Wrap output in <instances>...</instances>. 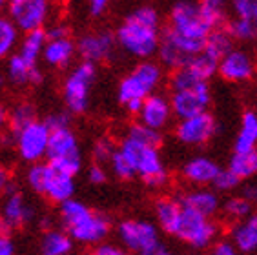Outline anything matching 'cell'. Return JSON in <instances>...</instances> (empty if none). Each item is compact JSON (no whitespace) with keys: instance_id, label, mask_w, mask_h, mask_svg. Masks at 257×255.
Masks as SVG:
<instances>
[{"instance_id":"cell-1","label":"cell","mask_w":257,"mask_h":255,"mask_svg":"<svg viewBox=\"0 0 257 255\" xmlns=\"http://www.w3.org/2000/svg\"><path fill=\"white\" fill-rule=\"evenodd\" d=\"M210 31L212 28L201 15L199 4L183 0L173 6L170 13V26L163 33V37L168 39L181 53L192 59L193 55L203 51Z\"/></svg>"},{"instance_id":"cell-2","label":"cell","mask_w":257,"mask_h":255,"mask_svg":"<svg viewBox=\"0 0 257 255\" xmlns=\"http://www.w3.org/2000/svg\"><path fill=\"white\" fill-rule=\"evenodd\" d=\"M161 20L152 8H139L117 31V42L128 55L135 59H150L157 53L161 42Z\"/></svg>"},{"instance_id":"cell-3","label":"cell","mask_w":257,"mask_h":255,"mask_svg":"<svg viewBox=\"0 0 257 255\" xmlns=\"http://www.w3.org/2000/svg\"><path fill=\"white\" fill-rule=\"evenodd\" d=\"M60 221L71 239L79 244L97 246L109 233V221L102 213L91 211L84 202L73 197L60 204Z\"/></svg>"},{"instance_id":"cell-4","label":"cell","mask_w":257,"mask_h":255,"mask_svg":"<svg viewBox=\"0 0 257 255\" xmlns=\"http://www.w3.org/2000/svg\"><path fill=\"white\" fill-rule=\"evenodd\" d=\"M120 152L130 159V162L135 168V175H139L148 186L161 188L168 182V172L164 168V162L161 159L159 148L143 144L139 141L126 137L119 146Z\"/></svg>"},{"instance_id":"cell-5","label":"cell","mask_w":257,"mask_h":255,"mask_svg":"<svg viewBox=\"0 0 257 255\" xmlns=\"http://www.w3.org/2000/svg\"><path fill=\"white\" fill-rule=\"evenodd\" d=\"M161 80H163V68L159 64L150 62V60L139 64L132 73L120 80L119 89H117L119 102L122 106H126L128 102H135V100L143 102L144 98L157 89Z\"/></svg>"},{"instance_id":"cell-6","label":"cell","mask_w":257,"mask_h":255,"mask_svg":"<svg viewBox=\"0 0 257 255\" xmlns=\"http://www.w3.org/2000/svg\"><path fill=\"white\" fill-rule=\"evenodd\" d=\"M46 157L50 164L57 170L69 175H77L82 168V157H80L79 141L71 132V128H59L51 130L50 143H48V153Z\"/></svg>"},{"instance_id":"cell-7","label":"cell","mask_w":257,"mask_h":255,"mask_svg":"<svg viewBox=\"0 0 257 255\" xmlns=\"http://www.w3.org/2000/svg\"><path fill=\"white\" fill-rule=\"evenodd\" d=\"M117 235L126 250L135 251L141 255H163L166 253V248L161 242L159 231L155 224L148 221L130 219L124 221L117 228Z\"/></svg>"},{"instance_id":"cell-8","label":"cell","mask_w":257,"mask_h":255,"mask_svg":"<svg viewBox=\"0 0 257 255\" xmlns=\"http://www.w3.org/2000/svg\"><path fill=\"white\" fill-rule=\"evenodd\" d=\"M217 233V224L210 217L203 215V213H199V211L183 204L177 230L173 233L179 240L186 242V244L195 248V250H204V248H208V246H212L215 242Z\"/></svg>"},{"instance_id":"cell-9","label":"cell","mask_w":257,"mask_h":255,"mask_svg":"<svg viewBox=\"0 0 257 255\" xmlns=\"http://www.w3.org/2000/svg\"><path fill=\"white\" fill-rule=\"evenodd\" d=\"M95 64L86 62L79 64L77 68L68 75V79L62 88L64 102L71 113H84L89 106V93L95 80Z\"/></svg>"},{"instance_id":"cell-10","label":"cell","mask_w":257,"mask_h":255,"mask_svg":"<svg viewBox=\"0 0 257 255\" xmlns=\"http://www.w3.org/2000/svg\"><path fill=\"white\" fill-rule=\"evenodd\" d=\"M50 128L44 120H33L31 124L20 130L13 141L17 144L20 157L26 162H40L48 153V143H50Z\"/></svg>"},{"instance_id":"cell-11","label":"cell","mask_w":257,"mask_h":255,"mask_svg":"<svg viewBox=\"0 0 257 255\" xmlns=\"http://www.w3.org/2000/svg\"><path fill=\"white\" fill-rule=\"evenodd\" d=\"M51 13V0H22L11 2L10 19L15 22L19 31H33L44 28Z\"/></svg>"},{"instance_id":"cell-12","label":"cell","mask_w":257,"mask_h":255,"mask_svg":"<svg viewBox=\"0 0 257 255\" xmlns=\"http://www.w3.org/2000/svg\"><path fill=\"white\" fill-rule=\"evenodd\" d=\"M217 132V122L215 118L208 111L197 113L192 117L181 118V122L177 124L175 135L183 144L188 146H201L206 144L210 139Z\"/></svg>"},{"instance_id":"cell-13","label":"cell","mask_w":257,"mask_h":255,"mask_svg":"<svg viewBox=\"0 0 257 255\" xmlns=\"http://www.w3.org/2000/svg\"><path fill=\"white\" fill-rule=\"evenodd\" d=\"M210 89H208V82L201 84L197 88L190 89H181V91H173L170 104H172V111L177 115L179 118H186L197 113H203L210 106Z\"/></svg>"},{"instance_id":"cell-14","label":"cell","mask_w":257,"mask_h":255,"mask_svg":"<svg viewBox=\"0 0 257 255\" xmlns=\"http://www.w3.org/2000/svg\"><path fill=\"white\" fill-rule=\"evenodd\" d=\"M219 75L228 82H246L255 73V60L250 53L241 49H230L219 60Z\"/></svg>"},{"instance_id":"cell-15","label":"cell","mask_w":257,"mask_h":255,"mask_svg":"<svg viewBox=\"0 0 257 255\" xmlns=\"http://www.w3.org/2000/svg\"><path fill=\"white\" fill-rule=\"evenodd\" d=\"M113 48L115 37L109 31H99V33L86 35L77 44V51H79L80 59L91 64L108 60L111 57V53H113Z\"/></svg>"},{"instance_id":"cell-16","label":"cell","mask_w":257,"mask_h":255,"mask_svg":"<svg viewBox=\"0 0 257 255\" xmlns=\"http://www.w3.org/2000/svg\"><path fill=\"white\" fill-rule=\"evenodd\" d=\"M172 113V104L168 98L163 95L152 93L143 100V106H141L137 115L139 122L155 128V130H163L164 126H168Z\"/></svg>"},{"instance_id":"cell-17","label":"cell","mask_w":257,"mask_h":255,"mask_svg":"<svg viewBox=\"0 0 257 255\" xmlns=\"http://www.w3.org/2000/svg\"><path fill=\"white\" fill-rule=\"evenodd\" d=\"M75 193V179L73 175L64 173L53 168L50 164V170H48V177H46L44 188H42V193L48 201L55 202V204H62L64 201L71 199Z\"/></svg>"},{"instance_id":"cell-18","label":"cell","mask_w":257,"mask_h":255,"mask_svg":"<svg viewBox=\"0 0 257 255\" xmlns=\"http://www.w3.org/2000/svg\"><path fill=\"white\" fill-rule=\"evenodd\" d=\"M0 213L4 215L10 228H20V226L28 224L33 219V208L19 191H13V193L6 197Z\"/></svg>"},{"instance_id":"cell-19","label":"cell","mask_w":257,"mask_h":255,"mask_svg":"<svg viewBox=\"0 0 257 255\" xmlns=\"http://www.w3.org/2000/svg\"><path fill=\"white\" fill-rule=\"evenodd\" d=\"M219 172H221V168L217 162L208 157H193L183 166V177L195 186L212 184Z\"/></svg>"},{"instance_id":"cell-20","label":"cell","mask_w":257,"mask_h":255,"mask_svg":"<svg viewBox=\"0 0 257 255\" xmlns=\"http://www.w3.org/2000/svg\"><path fill=\"white\" fill-rule=\"evenodd\" d=\"M8 79L15 86H28V84H39L42 80V73L39 71L37 64L28 62L22 55H10L8 60Z\"/></svg>"},{"instance_id":"cell-21","label":"cell","mask_w":257,"mask_h":255,"mask_svg":"<svg viewBox=\"0 0 257 255\" xmlns=\"http://www.w3.org/2000/svg\"><path fill=\"white\" fill-rule=\"evenodd\" d=\"M75 51H77V44L73 40L68 39V37H59V39H48L42 57H44L48 66L62 68L73 59Z\"/></svg>"},{"instance_id":"cell-22","label":"cell","mask_w":257,"mask_h":255,"mask_svg":"<svg viewBox=\"0 0 257 255\" xmlns=\"http://www.w3.org/2000/svg\"><path fill=\"white\" fill-rule=\"evenodd\" d=\"M232 242L237 251L253 253L257 251V215L250 213L246 219L235 222L232 230Z\"/></svg>"},{"instance_id":"cell-23","label":"cell","mask_w":257,"mask_h":255,"mask_svg":"<svg viewBox=\"0 0 257 255\" xmlns=\"http://www.w3.org/2000/svg\"><path fill=\"white\" fill-rule=\"evenodd\" d=\"M181 204L192 208V210L203 213V215L212 217L215 215L219 210H221V201H219V195L215 191L208 190V188L201 186L197 190L188 191L186 195L181 199Z\"/></svg>"},{"instance_id":"cell-24","label":"cell","mask_w":257,"mask_h":255,"mask_svg":"<svg viewBox=\"0 0 257 255\" xmlns=\"http://www.w3.org/2000/svg\"><path fill=\"white\" fill-rule=\"evenodd\" d=\"M181 211H183V204L181 201H173L168 197H163L155 202V217L161 226V230L166 231L168 235H173L177 230L179 219H181Z\"/></svg>"},{"instance_id":"cell-25","label":"cell","mask_w":257,"mask_h":255,"mask_svg":"<svg viewBox=\"0 0 257 255\" xmlns=\"http://www.w3.org/2000/svg\"><path fill=\"white\" fill-rule=\"evenodd\" d=\"M228 170L237 177L239 181H246L257 175V148L246 152H235L230 159Z\"/></svg>"},{"instance_id":"cell-26","label":"cell","mask_w":257,"mask_h":255,"mask_svg":"<svg viewBox=\"0 0 257 255\" xmlns=\"http://www.w3.org/2000/svg\"><path fill=\"white\" fill-rule=\"evenodd\" d=\"M73 248V239L68 231L48 230L42 235L40 250L44 255H68Z\"/></svg>"},{"instance_id":"cell-27","label":"cell","mask_w":257,"mask_h":255,"mask_svg":"<svg viewBox=\"0 0 257 255\" xmlns=\"http://www.w3.org/2000/svg\"><path fill=\"white\" fill-rule=\"evenodd\" d=\"M253 148H257V113L246 111L241 118V128H239L233 150L246 152V150H253Z\"/></svg>"},{"instance_id":"cell-28","label":"cell","mask_w":257,"mask_h":255,"mask_svg":"<svg viewBox=\"0 0 257 255\" xmlns=\"http://www.w3.org/2000/svg\"><path fill=\"white\" fill-rule=\"evenodd\" d=\"M46 42H48V35H46V31L42 28L40 30L28 31L24 35V39L20 40L19 55H22L28 62L37 64V60L40 59V55L44 51Z\"/></svg>"},{"instance_id":"cell-29","label":"cell","mask_w":257,"mask_h":255,"mask_svg":"<svg viewBox=\"0 0 257 255\" xmlns=\"http://www.w3.org/2000/svg\"><path fill=\"white\" fill-rule=\"evenodd\" d=\"M232 42H233V37L230 35V31H224V30H221V28H215V30H212L210 33H208L203 51L206 55H210L212 59L221 60L224 55L232 49Z\"/></svg>"},{"instance_id":"cell-30","label":"cell","mask_w":257,"mask_h":255,"mask_svg":"<svg viewBox=\"0 0 257 255\" xmlns=\"http://www.w3.org/2000/svg\"><path fill=\"white\" fill-rule=\"evenodd\" d=\"M19 46V28L11 19L0 17V60L8 59Z\"/></svg>"},{"instance_id":"cell-31","label":"cell","mask_w":257,"mask_h":255,"mask_svg":"<svg viewBox=\"0 0 257 255\" xmlns=\"http://www.w3.org/2000/svg\"><path fill=\"white\" fill-rule=\"evenodd\" d=\"M33 120H37V113L35 108L28 102L17 104L15 108L10 111V118H8V128H10L11 135L15 137L20 130H24L28 124H31Z\"/></svg>"},{"instance_id":"cell-32","label":"cell","mask_w":257,"mask_h":255,"mask_svg":"<svg viewBox=\"0 0 257 255\" xmlns=\"http://www.w3.org/2000/svg\"><path fill=\"white\" fill-rule=\"evenodd\" d=\"M228 31L237 40H257V13L237 17L228 26Z\"/></svg>"},{"instance_id":"cell-33","label":"cell","mask_w":257,"mask_h":255,"mask_svg":"<svg viewBox=\"0 0 257 255\" xmlns=\"http://www.w3.org/2000/svg\"><path fill=\"white\" fill-rule=\"evenodd\" d=\"M221 210H223V215L226 221L239 222L252 213V202L248 201L246 197H232L221 206Z\"/></svg>"},{"instance_id":"cell-34","label":"cell","mask_w":257,"mask_h":255,"mask_svg":"<svg viewBox=\"0 0 257 255\" xmlns=\"http://www.w3.org/2000/svg\"><path fill=\"white\" fill-rule=\"evenodd\" d=\"M184 66H188L193 73L197 75V77H201L203 80H208L210 77H213V75L217 73L219 60L212 59V57L206 55L204 51H199V53L193 55L192 59L184 64Z\"/></svg>"},{"instance_id":"cell-35","label":"cell","mask_w":257,"mask_h":255,"mask_svg":"<svg viewBox=\"0 0 257 255\" xmlns=\"http://www.w3.org/2000/svg\"><path fill=\"white\" fill-rule=\"evenodd\" d=\"M206 82L208 80H203L201 77H197L188 66H181V68L175 69V73L172 75L170 86H172V91H181V89L197 88V86L206 84Z\"/></svg>"},{"instance_id":"cell-36","label":"cell","mask_w":257,"mask_h":255,"mask_svg":"<svg viewBox=\"0 0 257 255\" xmlns=\"http://www.w3.org/2000/svg\"><path fill=\"white\" fill-rule=\"evenodd\" d=\"M126 137L134 139V141H139L143 144H150V146L159 148L161 143H163V137H161V130H155V128H150L143 122L132 124L128 130V135Z\"/></svg>"},{"instance_id":"cell-37","label":"cell","mask_w":257,"mask_h":255,"mask_svg":"<svg viewBox=\"0 0 257 255\" xmlns=\"http://www.w3.org/2000/svg\"><path fill=\"white\" fill-rule=\"evenodd\" d=\"M108 164H109L111 173H113L115 177H119L120 181H128V179H132V177L135 175L134 164L130 162V159L120 152L119 148L115 150V153L111 155V159H109Z\"/></svg>"},{"instance_id":"cell-38","label":"cell","mask_w":257,"mask_h":255,"mask_svg":"<svg viewBox=\"0 0 257 255\" xmlns=\"http://www.w3.org/2000/svg\"><path fill=\"white\" fill-rule=\"evenodd\" d=\"M48 170H50V164H39V162H33L31 168L26 173V179H28V184L33 191L37 193H42V188H44L46 177H48Z\"/></svg>"},{"instance_id":"cell-39","label":"cell","mask_w":257,"mask_h":255,"mask_svg":"<svg viewBox=\"0 0 257 255\" xmlns=\"http://www.w3.org/2000/svg\"><path fill=\"white\" fill-rule=\"evenodd\" d=\"M199 8H201V15H203V19L206 20L208 26H210L212 30L223 26L224 13H223V8H221V6H213V4H206V2H201Z\"/></svg>"},{"instance_id":"cell-40","label":"cell","mask_w":257,"mask_h":255,"mask_svg":"<svg viewBox=\"0 0 257 255\" xmlns=\"http://www.w3.org/2000/svg\"><path fill=\"white\" fill-rule=\"evenodd\" d=\"M115 150H117V148H115V144H113L111 139L100 137L93 146L95 162H99V164H106V162H109V159H111V155L115 153Z\"/></svg>"},{"instance_id":"cell-41","label":"cell","mask_w":257,"mask_h":255,"mask_svg":"<svg viewBox=\"0 0 257 255\" xmlns=\"http://www.w3.org/2000/svg\"><path fill=\"white\" fill-rule=\"evenodd\" d=\"M239 179L235 175H233L230 170H221V172L217 173V177L213 179V186L217 188L219 191H232L233 188L239 186Z\"/></svg>"},{"instance_id":"cell-42","label":"cell","mask_w":257,"mask_h":255,"mask_svg":"<svg viewBox=\"0 0 257 255\" xmlns=\"http://www.w3.org/2000/svg\"><path fill=\"white\" fill-rule=\"evenodd\" d=\"M233 13L237 17H246L257 13V0H232Z\"/></svg>"},{"instance_id":"cell-43","label":"cell","mask_w":257,"mask_h":255,"mask_svg":"<svg viewBox=\"0 0 257 255\" xmlns=\"http://www.w3.org/2000/svg\"><path fill=\"white\" fill-rule=\"evenodd\" d=\"M88 179L91 184H102V182H106V179H108V173H106L102 164L95 162L93 166L88 170Z\"/></svg>"},{"instance_id":"cell-44","label":"cell","mask_w":257,"mask_h":255,"mask_svg":"<svg viewBox=\"0 0 257 255\" xmlns=\"http://www.w3.org/2000/svg\"><path fill=\"white\" fill-rule=\"evenodd\" d=\"M46 124H48V128L51 130H59V128H66L69 126V117L66 115V113H53V115H50V117L44 120Z\"/></svg>"},{"instance_id":"cell-45","label":"cell","mask_w":257,"mask_h":255,"mask_svg":"<svg viewBox=\"0 0 257 255\" xmlns=\"http://www.w3.org/2000/svg\"><path fill=\"white\" fill-rule=\"evenodd\" d=\"M212 251L215 255H235L237 248H235L232 240H219V242H213Z\"/></svg>"},{"instance_id":"cell-46","label":"cell","mask_w":257,"mask_h":255,"mask_svg":"<svg viewBox=\"0 0 257 255\" xmlns=\"http://www.w3.org/2000/svg\"><path fill=\"white\" fill-rule=\"evenodd\" d=\"M95 253L97 255H122V250H120L119 246L115 244H109V242H99V244L95 246Z\"/></svg>"},{"instance_id":"cell-47","label":"cell","mask_w":257,"mask_h":255,"mask_svg":"<svg viewBox=\"0 0 257 255\" xmlns=\"http://www.w3.org/2000/svg\"><path fill=\"white\" fill-rule=\"evenodd\" d=\"M15 253V244L8 235H0V255H13Z\"/></svg>"},{"instance_id":"cell-48","label":"cell","mask_w":257,"mask_h":255,"mask_svg":"<svg viewBox=\"0 0 257 255\" xmlns=\"http://www.w3.org/2000/svg\"><path fill=\"white\" fill-rule=\"evenodd\" d=\"M10 186H11V175H10V172H8L6 168L0 166V195L10 190Z\"/></svg>"},{"instance_id":"cell-49","label":"cell","mask_w":257,"mask_h":255,"mask_svg":"<svg viewBox=\"0 0 257 255\" xmlns=\"http://www.w3.org/2000/svg\"><path fill=\"white\" fill-rule=\"evenodd\" d=\"M242 197H246V199L252 202V204H253V202H257V181L248 182L246 188L242 190Z\"/></svg>"},{"instance_id":"cell-50","label":"cell","mask_w":257,"mask_h":255,"mask_svg":"<svg viewBox=\"0 0 257 255\" xmlns=\"http://www.w3.org/2000/svg\"><path fill=\"white\" fill-rule=\"evenodd\" d=\"M89 2V11H91V15H100L108 4V0H88Z\"/></svg>"},{"instance_id":"cell-51","label":"cell","mask_w":257,"mask_h":255,"mask_svg":"<svg viewBox=\"0 0 257 255\" xmlns=\"http://www.w3.org/2000/svg\"><path fill=\"white\" fill-rule=\"evenodd\" d=\"M48 35V39H59V37H68V30H66L64 26H53L50 30L46 31Z\"/></svg>"},{"instance_id":"cell-52","label":"cell","mask_w":257,"mask_h":255,"mask_svg":"<svg viewBox=\"0 0 257 255\" xmlns=\"http://www.w3.org/2000/svg\"><path fill=\"white\" fill-rule=\"evenodd\" d=\"M8 118H10V111L0 104V135H2L4 130L8 128Z\"/></svg>"},{"instance_id":"cell-53","label":"cell","mask_w":257,"mask_h":255,"mask_svg":"<svg viewBox=\"0 0 257 255\" xmlns=\"http://www.w3.org/2000/svg\"><path fill=\"white\" fill-rule=\"evenodd\" d=\"M11 228L8 226V222H6L4 215L0 213V235H8V231H10Z\"/></svg>"},{"instance_id":"cell-54","label":"cell","mask_w":257,"mask_h":255,"mask_svg":"<svg viewBox=\"0 0 257 255\" xmlns=\"http://www.w3.org/2000/svg\"><path fill=\"white\" fill-rule=\"evenodd\" d=\"M201 2H206V4H213V6H221L223 8L224 0H201Z\"/></svg>"},{"instance_id":"cell-55","label":"cell","mask_w":257,"mask_h":255,"mask_svg":"<svg viewBox=\"0 0 257 255\" xmlns=\"http://www.w3.org/2000/svg\"><path fill=\"white\" fill-rule=\"evenodd\" d=\"M6 2H8V0H0V11L4 10V6H6Z\"/></svg>"},{"instance_id":"cell-56","label":"cell","mask_w":257,"mask_h":255,"mask_svg":"<svg viewBox=\"0 0 257 255\" xmlns=\"http://www.w3.org/2000/svg\"><path fill=\"white\" fill-rule=\"evenodd\" d=\"M10 2H22V0H10Z\"/></svg>"},{"instance_id":"cell-57","label":"cell","mask_w":257,"mask_h":255,"mask_svg":"<svg viewBox=\"0 0 257 255\" xmlns=\"http://www.w3.org/2000/svg\"><path fill=\"white\" fill-rule=\"evenodd\" d=\"M2 82H4V80H2V77H0V86H2Z\"/></svg>"}]
</instances>
